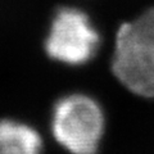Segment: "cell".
Here are the masks:
<instances>
[{
	"mask_svg": "<svg viewBox=\"0 0 154 154\" xmlns=\"http://www.w3.org/2000/svg\"><path fill=\"white\" fill-rule=\"evenodd\" d=\"M51 132L71 154H96L104 132L103 110L88 95H66L53 108Z\"/></svg>",
	"mask_w": 154,
	"mask_h": 154,
	"instance_id": "6da1fadb",
	"label": "cell"
},
{
	"mask_svg": "<svg viewBox=\"0 0 154 154\" xmlns=\"http://www.w3.org/2000/svg\"><path fill=\"white\" fill-rule=\"evenodd\" d=\"M112 68L130 91L154 98V41L136 22L119 27Z\"/></svg>",
	"mask_w": 154,
	"mask_h": 154,
	"instance_id": "7a4b0ae2",
	"label": "cell"
},
{
	"mask_svg": "<svg viewBox=\"0 0 154 154\" xmlns=\"http://www.w3.org/2000/svg\"><path fill=\"white\" fill-rule=\"evenodd\" d=\"M99 44V32L88 14L77 8L63 7L53 17L45 51L57 62L80 66L93 59Z\"/></svg>",
	"mask_w": 154,
	"mask_h": 154,
	"instance_id": "3957f363",
	"label": "cell"
},
{
	"mask_svg": "<svg viewBox=\"0 0 154 154\" xmlns=\"http://www.w3.org/2000/svg\"><path fill=\"white\" fill-rule=\"evenodd\" d=\"M42 139L25 122L0 119V154H41Z\"/></svg>",
	"mask_w": 154,
	"mask_h": 154,
	"instance_id": "277c9868",
	"label": "cell"
},
{
	"mask_svg": "<svg viewBox=\"0 0 154 154\" xmlns=\"http://www.w3.org/2000/svg\"><path fill=\"white\" fill-rule=\"evenodd\" d=\"M135 22H136L137 25L145 31L146 35L154 41V8L149 9L146 13H144L143 16L139 19H136Z\"/></svg>",
	"mask_w": 154,
	"mask_h": 154,
	"instance_id": "5b68a950",
	"label": "cell"
}]
</instances>
